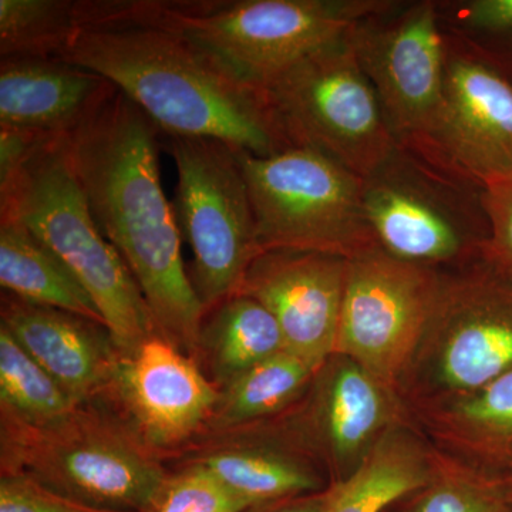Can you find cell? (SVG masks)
Listing matches in <instances>:
<instances>
[{
  "instance_id": "cell-1",
  "label": "cell",
  "mask_w": 512,
  "mask_h": 512,
  "mask_svg": "<svg viewBox=\"0 0 512 512\" xmlns=\"http://www.w3.org/2000/svg\"><path fill=\"white\" fill-rule=\"evenodd\" d=\"M59 59L100 74L164 137L214 138L256 157L289 148L264 93L144 0H76V28Z\"/></svg>"
},
{
  "instance_id": "cell-2",
  "label": "cell",
  "mask_w": 512,
  "mask_h": 512,
  "mask_svg": "<svg viewBox=\"0 0 512 512\" xmlns=\"http://www.w3.org/2000/svg\"><path fill=\"white\" fill-rule=\"evenodd\" d=\"M160 136L117 90L64 143L94 221L133 275L158 332L195 360L205 309L161 185Z\"/></svg>"
},
{
  "instance_id": "cell-3",
  "label": "cell",
  "mask_w": 512,
  "mask_h": 512,
  "mask_svg": "<svg viewBox=\"0 0 512 512\" xmlns=\"http://www.w3.org/2000/svg\"><path fill=\"white\" fill-rule=\"evenodd\" d=\"M167 471L165 458L104 400L43 424L0 413V476L28 477L101 510L138 512Z\"/></svg>"
},
{
  "instance_id": "cell-4",
  "label": "cell",
  "mask_w": 512,
  "mask_h": 512,
  "mask_svg": "<svg viewBox=\"0 0 512 512\" xmlns=\"http://www.w3.org/2000/svg\"><path fill=\"white\" fill-rule=\"evenodd\" d=\"M64 137L0 187V220L25 225L59 256L89 293L119 352H131L161 333L133 275L94 221Z\"/></svg>"
},
{
  "instance_id": "cell-5",
  "label": "cell",
  "mask_w": 512,
  "mask_h": 512,
  "mask_svg": "<svg viewBox=\"0 0 512 512\" xmlns=\"http://www.w3.org/2000/svg\"><path fill=\"white\" fill-rule=\"evenodd\" d=\"M483 188L397 146L363 178V207L377 247L437 272L483 261L490 222Z\"/></svg>"
},
{
  "instance_id": "cell-6",
  "label": "cell",
  "mask_w": 512,
  "mask_h": 512,
  "mask_svg": "<svg viewBox=\"0 0 512 512\" xmlns=\"http://www.w3.org/2000/svg\"><path fill=\"white\" fill-rule=\"evenodd\" d=\"M384 0H144L148 12L255 87L345 36Z\"/></svg>"
},
{
  "instance_id": "cell-7",
  "label": "cell",
  "mask_w": 512,
  "mask_h": 512,
  "mask_svg": "<svg viewBox=\"0 0 512 512\" xmlns=\"http://www.w3.org/2000/svg\"><path fill=\"white\" fill-rule=\"evenodd\" d=\"M256 237L266 251L352 259L377 247L363 207V178L305 147L268 157L239 153Z\"/></svg>"
},
{
  "instance_id": "cell-8",
  "label": "cell",
  "mask_w": 512,
  "mask_h": 512,
  "mask_svg": "<svg viewBox=\"0 0 512 512\" xmlns=\"http://www.w3.org/2000/svg\"><path fill=\"white\" fill-rule=\"evenodd\" d=\"M512 370V281L480 261L441 272L397 393L406 409L480 389Z\"/></svg>"
},
{
  "instance_id": "cell-9",
  "label": "cell",
  "mask_w": 512,
  "mask_h": 512,
  "mask_svg": "<svg viewBox=\"0 0 512 512\" xmlns=\"http://www.w3.org/2000/svg\"><path fill=\"white\" fill-rule=\"evenodd\" d=\"M259 89L289 146L318 151L359 177L372 174L399 146L346 35Z\"/></svg>"
},
{
  "instance_id": "cell-10",
  "label": "cell",
  "mask_w": 512,
  "mask_h": 512,
  "mask_svg": "<svg viewBox=\"0 0 512 512\" xmlns=\"http://www.w3.org/2000/svg\"><path fill=\"white\" fill-rule=\"evenodd\" d=\"M164 143L177 168L171 204L192 251L188 275L207 312L237 295L261 254L242 150L214 138L164 137Z\"/></svg>"
},
{
  "instance_id": "cell-11",
  "label": "cell",
  "mask_w": 512,
  "mask_h": 512,
  "mask_svg": "<svg viewBox=\"0 0 512 512\" xmlns=\"http://www.w3.org/2000/svg\"><path fill=\"white\" fill-rule=\"evenodd\" d=\"M397 144L423 153L443 100L447 40L437 0H384L346 33Z\"/></svg>"
},
{
  "instance_id": "cell-12",
  "label": "cell",
  "mask_w": 512,
  "mask_h": 512,
  "mask_svg": "<svg viewBox=\"0 0 512 512\" xmlns=\"http://www.w3.org/2000/svg\"><path fill=\"white\" fill-rule=\"evenodd\" d=\"M440 278L441 272L400 261L379 247L348 259L335 353L397 392L429 322Z\"/></svg>"
},
{
  "instance_id": "cell-13",
  "label": "cell",
  "mask_w": 512,
  "mask_h": 512,
  "mask_svg": "<svg viewBox=\"0 0 512 512\" xmlns=\"http://www.w3.org/2000/svg\"><path fill=\"white\" fill-rule=\"evenodd\" d=\"M407 416L396 390L350 357L333 353L302 399L275 420L325 470L330 484H338Z\"/></svg>"
},
{
  "instance_id": "cell-14",
  "label": "cell",
  "mask_w": 512,
  "mask_h": 512,
  "mask_svg": "<svg viewBox=\"0 0 512 512\" xmlns=\"http://www.w3.org/2000/svg\"><path fill=\"white\" fill-rule=\"evenodd\" d=\"M446 40L443 100L419 154L483 190L512 184L511 79L456 37Z\"/></svg>"
},
{
  "instance_id": "cell-15",
  "label": "cell",
  "mask_w": 512,
  "mask_h": 512,
  "mask_svg": "<svg viewBox=\"0 0 512 512\" xmlns=\"http://www.w3.org/2000/svg\"><path fill=\"white\" fill-rule=\"evenodd\" d=\"M220 390L200 365L163 335L119 353L99 400L119 410L141 437L165 458L183 450L210 423Z\"/></svg>"
},
{
  "instance_id": "cell-16",
  "label": "cell",
  "mask_w": 512,
  "mask_h": 512,
  "mask_svg": "<svg viewBox=\"0 0 512 512\" xmlns=\"http://www.w3.org/2000/svg\"><path fill=\"white\" fill-rule=\"evenodd\" d=\"M346 272L342 256L266 251L249 266L237 293L272 313L288 352L320 367L335 353Z\"/></svg>"
},
{
  "instance_id": "cell-17",
  "label": "cell",
  "mask_w": 512,
  "mask_h": 512,
  "mask_svg": "<svg viewBox=\"0 0 512 512\" xmlns=\"http://www.w3.org/2000/svg\"><path fill=\"white\" fill-rule=\"evenodd\" d=\"M167 467H200L249 505L319 493L328 474L275 419L238 429L205 431L167 458Z\"/></svg>"
},
{
  "instance_id": "cell-18",
  "label": "cell",
  "mask_w": 512,
  "mask_h": 512,
  "mask_svg": "<svg viewBox=\"0 0 512 512\" xmlns=\"http://www.w3.org/2000/svg\"><path fill=\"white\" fill-rule=\"evenodd\" d=\"M0 326L77 404L99 400L109 387L120 352L106 326L3 291Z\"/></svg>"
},
{
  "instance_id": "cell-19",
  "label": "cell",
  "mask_w": 512,
  "mask_h": 512,
  "mask_svg": "<svg viewBox=\"0 0 512 512\" xmlns=\"http://www.w3.org/2000/svg\"><path fill=\"white\" fill-rule=\"evenodd\" d=\"M117 92L100 74L59 57L0 60V127L64 137Z\"/></svg>"
},
{
  "instance_id": "cell-20",
  "label": "cell",
  "mask_w": 512,
  "mask_h": 512,
  "mask_svg": "<svg viewBox=\"0 0 512 512\" xmlns=\"http://www.w3.org/2000/svg\"><path fill=\"white\" fill-rule=\"evenodd\" d=\"M410 410L444 453L488 474L512 463V370L474 392Z\"/></svg>"
},
{
  "instance_id": "cell-21",
  "label": "cell",
  "mask_w": 512,
  "mask_h": 512,
  "mask_svg": "<svg viewBox=\"0 0 512 512\" xmlns=\"http://www.w3.org/2000/svg\"><path fill=\"white\" fill-rule=\"evenodd\" d=\"M436 450L409 421L393 427L355 473L332 484L326 512H387L429 483Z\"/></svg>"
},
{
  "instance_id": "cell-22",
  "label": "cell",
  "mask_w": 512,
  "mask_h": 512,
  "mask_svg": "<svg viewBox=\"0 0 512 512\" xmlns=\"http://www.w3.org/2000/svg\"><path fill=\"white\" fill-rule=\"evenodd\" d=\"M284 350V335L272 313L237 293L205 312L195 362L220 390Z\"/></svg>"
},
{
  "instance_id": "cell-23",
  "label": "cell",
  "mask_w": 512,
  "mask_h": 512,
  "mask_svg": "<svg viewBox=\"0 0 512 512\" xmlns=\"http://www.w3.org/2000/svg\"><path fill=\"white\" fill-rule=\"evenodd\" d=\"M0 285L33 305L73 313L106 326L89 293L25 225L0 220Z\"/></svg>"
},
{
  "instance_id": "cell-24",
  "label": "cell",
  "mask_w": 512,
  "mask_h": 512,
  "mask_svg": "<svg viewBox=\"0 0 512 512\" xmlns=\"http://www.w3.org/2000/svg\"><path fill=\"white\" fill-rule=\"evenodd\" d=\"M318 369L288 350L269 357L220 389L205 431L238 429L281 416L302 399Z\"/></svg>"
},
{
  "instance_id": "cell-25",
  "label": "cell",
  "mask_w": 512,
  "mask_h": 512,
  "mask_svg": "<svg viewBox=\"0 0 512 512\" xmlns=\"http://www.w3.org/2000/svg\"><path fill=\"white\" fill-rule=\"evenodd\" d=\"M510 504L500 477L436 450L429 483L389 512H507Z\"/></svg>"
},
{
  "instance_id": "cell-26",
  "label": "cell",
  "mask_w": 512,
  "mask_h": 512,
  "mask_svg": "<svg viewBox=\"0 0 512 512\" xmlns=\"http://www.w3.org/2000/svg\"><path fill=\"white\" fill-rule=\"evenodd\" d=\"M77 403L0 326V413L43 424L72 412Z\"/></svg>"
},
{
  "instance_id": "cell-27",
  "label": "cell",
  "mask_w": 512,
  "mask_h": 512,
  "mask_svg": "<svg viewBox=\"0 0 512 512\" xmlns=\"http://www.w3.org/2000/svg\"><path fill=\"white\" fill-rule=\"evenodd\" d=\"M76 28V0H0V60L59 57Z\"/></svg>"
},
{
  "instance_id": "cell-28",
  "label": "cell",
  "mask_w": 512,
  "mask_h": 512,
  "mask_svg": "<svg viewBox=\"0 0 512 512\" xmlns=\"http://www.w3.org/2000/svg\"><path fill=\"white\" fill-rule=\"evenodd\" d=\"M247 501L200 467H168L138 512H242Z\"/></svg>"
},
{
  "instance_id": "cell-29",
  "label": "cell",
  "mask_w": 512,
  "mask_h": 512,
  "mask_svg": "<svg viewBox=\"0 0 512 512\" xmlns=\"http://www.w3.org/2000/svg\"><path fill=\"white\" fill-rule=\"evenodd\" d=\"M0 512H117L57 494L25 476H0Z\"/></svg>"
},
{
  "instance_id": "cell-30",
  "label": "cell",
  "mask_w": 512,
  "mask_h": 512,
  "mask_svg": "<svg viewBox=\"0 0 512 512\" xmlns=\"http://www.w3.org/2000/svg\"><path fill=\"white\" fill-rule=\"evenodd\" d=\"M483 204L490 222L484 261L512 281V184L485 188Z\"/></svg>"
},
{
  "instance_id": "cell-31",
  "label": "cell",
  "mask_w": 512,
  "mask_h": 512,
  "mask_svg": "<svg viewBox=\"0 0 512 512\" xmlns=\"http://www.w3.org/2000/svg\"><path fill=\"white\" fill-rule=\"evenodd\" d=\"M55 136L23 128L0 127V187L10 183L19 171Z\"/></svg>"
},
{
  "instance_id": "cell-32",
  "label": "cell",
  "mask_w": 512,
  "mask_h": 512,
  "mask_svg": "<svg viewBox=\"0 0 512 512\" xmlns=\"http://www.w3.org/2000/svg\"><path fill=\"white\" fill-rule=\"evenodd\" d=\"M330 498H332V484L319 493L249 505L242 512H326Z\"/></svg>"
},
{
  "instance_id": "cell-33",
  "label": "cell",
  "mask_w": 512,
  "mask_h": 512,
  "mask_svg": "<svg viewBox=\"0 0 512 512\" xmlns=\"http://www.w3.org/2000/svg\"><path fill=\"white\" fill-rule=\"evenodd\" d=\"M494 476L500 477L503 480L505 488H507L508 495H510V500L512 503V463L510 466L505 467L503 471L500 473L494 474Z\"/></svg>"
},
{
  "instance_id": "cell-34",
  "label": "cell",
  "mask_w": 512,
  "mask_h": 512,
  "mask_svg": "<svg viewBox=\"0 0 512 512\" xmlns=\"http://www.w3.org/2000/svg\"><path fill=\"white\" fill-rule=\"evenodd\" d=\"M507 512H512V503L510 504V507H508Z\"/></svg>"
},
{
  "instance_id": "cell-35",
  "label": "cell",
  "mask_w": 512,
  "mask_h": 512,
  "mask_svg": "<svg viewBox=\"0 0 512 512\" xmlns=\"http://www.w3.org/2000/svg\"><path fill=\"white\" fill-rule=\"evenodd\" d=\"M387 512H389V511H387Z\"/></svg>"
}]
</instances>
